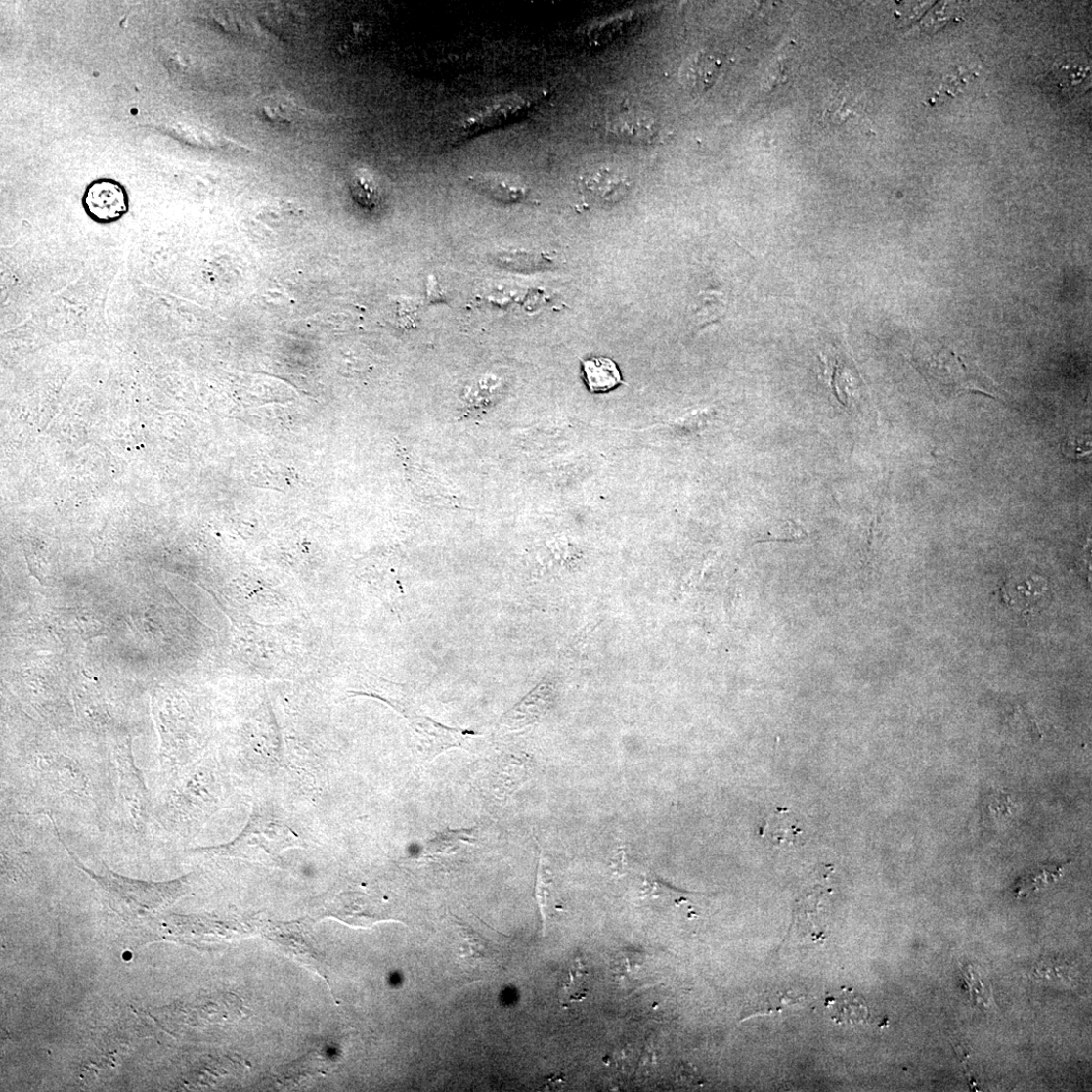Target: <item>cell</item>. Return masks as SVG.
<instances>
[{
	"label": "cell",
	"mask_w": 1092,
	"mask_h": 1092,
	"mask_svg": "<svg viewBox=\"0 0 1092 1092\" xmlns=\"http://www.w3.org/2000/svg\"><path fill=\"white\" fill-rule=\"evenodd\" d=\"M54 830L57 838L71 855L76 866L100 885L107 894L110 906L122 916L127 918L144 917L146 914L157 912L167 907L183 895L185 889L183 880L146 882L123 877L108 869H106L105 874L97 875L79 862L76 855L62 839L55 823Z\"/></svg>",
	"instance_id": "cell-1"
},
{
	"label": "cell",
	"mask_w": 1092,
	"mask_h": 1092,
	"mask_svg": "<svg viewBox=\"0 0 1092 1092\" xmlns=\"http://www.w3.org/2000/svg\"><path fill=\"white\" fill-rule=\"evenodd\" d=\"M914 364L931 387L946 397L962 393H980L997 398L993 383L972 363L951 349L933 343L919 348Z\"/></svg>",
	"instance_id": "cell-2"
},
{
	"label": "cell",
	"mask_w": 1092,
	"mask_h": 1092,
	"mask_svg": "<svg viewBox=\"0 0 1092 1092\" xmlns=\"http://www.w3.org/2000/svg\"><path fill=\"white\" fill-rule=\"evenodd\" d=\"M113 755L126 817L134 830L142 833L150 822L151 804L144 779L134 761L131 741L116 745Z\"/></svg>",
	"instance_id": "cell-3"
},
{
	"label": "cell",
	"mask_w": 1092,
	"mask_h": 1092,
	"mask_svg": "<svg viewBox=\"0 0 1092 1092\" xmlns=\"http://www.w3.org/2000/svg\"><path fill=\"white\" fill-rule=\"evenodd\" d=\"M82 206L88 217L99 224L120 221L130 210L126 188L112 179H99L87 186Z\"/></svg>",
	"instance_id": "cell-4"
},
{
	"label": "cell",
	"mask_w": 1092,
	"mask_h": 1092,
	"mask_svg": "<svg viewBox=\"0 0 1092 1092\" xmlns=\"http://www.w3.org/2000/svg\"><path fill=\"white\" fill-rule=\"evenodd\" d=\"M413 746L421 760L430 761L452 748H460L474 732L450 728L429 718L418 717L412 721Z\"/></svg>",
	"instance_id": "cell-5"
},
{
	"label": "cell",
	"mask_w": 1092,
	"mask_h": 1092,
	"mask_svg": "<svg viewBox=\"0 0 1092 1092\" xmlns=\"http://www.w3.org/2000/svg\"><path fill=\"white\" fill-rule=\"evenodd\" d=\"M37 765L42 779L54 791L73 799H90L87 778L75 761L65 756L47 754L38 757Z\"/></svg>",
	"instance_id": "cell-6"
},
{
	"label": "cell",
	"mask_w": 1092,
	"mask_h": 1092,
	"mask_svg": "<svg viewBox=\"0 0 1092 1092\" xmlns=\"http://www.w3.org/2000/svg\"><path fill=\"white\" fill-rule=\"evenodd\" d=\"M554 693L550 681L543 682L511 708L500 720V723L510 729H519L540 721L550 710Z\"/></svg>",
	"instance_id": "cell-7"
},
{
	"label": "cell",
	"mask_w": 1092,
	"mask_h": 1092,
	"mask_svg": "<svg viewBox=\"0 0 1092 1092\" xmlns=\"http://www.w3.org/2000/svg\"><path fill=\"white\" fill-rule=\"evenodd\" d=\"M582 185L589 197L604 205L622 201L631 190V181L624 172L607 167L588 173Z\"/></svg>",
	"instance_id": "cell-8"
},
{
	"label": "cell",
	"mask_w": 1092,
	"mask_h": 1092,
	"mask_svg": "<svg viewBox=\"0 0 1092 1092\" xmlns=\"http://www.w3.org/2000/svg\"><path fill=\"white\" fill-rule=\"evenodd\" d=\"M469 185L478 193L499 202L515 203L526 197L528 189L519 177L503 173L470 176Z\"/></svg>",
	"instance_id": "cell-9"
},
{
	"label": "cell",
	"mask_w": 1092,
	"mask_h": 1092,
	"mask_svg": "<svg viewBox=\"0 0 1092 1092\" xmlns=\"http://www.w3.org/2000/svg\"><path fill=\"white\" fill-rule=\"evenodd\" d=\"M1088 67L1073 64L1056 66L1042 80L1047 94L1057 100H1071L1086 90Z\"/></svg>",
	"instance_id": "cell-10"
},
{
	"label": "cell",
	"mask_w": 1092,
	"mask_h": 1092,
	"mask_svg": "<svg viewBox=\"0 0 1092 1092\" xmlns=\"http://www.w3.org/2000/svg\"><path fill=\"white\" fill-rule=\"evenodd\" d=\"M721 59L712 52L700 51L689 57L681 69V81L687 90L703 93L717 81L721 68Z\"/></svg>",
	"instance_id": "cell-11"
},
{
	"label": "cell",
	"mask_w": 1092,
	"mask_h": 1092,
	"mask_svg": "<svg viewBox=\"0 0 1092 1092\" xmlns=\"http://www.w3.org/2000/svg\"><path fill=\"white\" fill-rule=\"evenodd\" d=\"M825 1006L838 1025L860 1026L870 1019L866 1001L851 989L844 988L837 996L826 998Z\"/></svg>",
	"instance_id": "cell-12"
},
{
	"label": "cell",
	"mask_w": 1092,
	"mask_h": 1092,
	"mask_svg": "<svg viewBox=\"0 0 1092 1092\" xmlns=\"http://www.w3.org/2000/svg\"><path fill=\"white\" fill-rule=\"evenodd\" d=\"M1006 601L1013 608L1026 613L1034 612L1047 598V582L1039 577H1031L1023 581H1013L1007 584L1005 590Z\"/></svg>",
	"instance_id": "cell-13"
},
{
	"label": "cell",
	"mask_w": 1092,
	"mask_h": 1092,
	"mask_svg": "<svg viewBox=\"0 0 1092 1092\" xmlns=\"http://www.w3.org/2000/svg\"><path fill=\"white\" fill-rule=\"evenodd\" d=\"M582 366L588 389L593 394L608 393L624 383L621 371L609 358L588 359Z\"/></svg>",
	"instance_id": "cell-14"
},
{
	"label": "cell",
	"mask_w": 1092,
	"mask_h": 1092,
	"mask_svg": "<svg viewBox=\"0 0 1092 1092\" xmlns=\"http://www.w3.org/2000/svg\"><path fill=\"white\" fill-rule=\"evenodd\" d=\"M804 834V830L791 817V812L787 808L777 809L774 814L765 819L761 829V837L778 847L801 846Z\"/></svg>",
	"instance_id": "cell-15"
},
{
	"label": "cell",
	"mask_w": 1092,
	"mask_h": 1092,
	"mask_svg": "<svg viewBox=\"0 0 1092 1092\" xmlns=\"http://www.w3.org/2000/svg\"><path fill=\"white\" fill-rule=\"evenodd\" d=\"M1067 866V864H1046L1030 869L1018 880L1015 895L1026 897L1039 892L1064 875Z\"/></svg>",
	"instance_id": "cell-16"
},
{
	"label": "cell",
	"mask_w": 1092,
	"mask_h": 1092,
	"mask_svg": "<svg viewBox=\"0 0 1092 1092\" xmlns=\"http://www.w3.org/2000/svg\"><path fill=\"white\" fill-rule=\"evenodd\" d=\"M961 969L970 999L974 1003V1006L983 1010L992 1009L994 1003L992 988L989 983L971 965L962 966Z\"/></svg>",
	"instance_id": "cell-17"
},
{
	"label": "cell",
	"mask_w": 1092,
	"mask_h": 1092,
	"mask_svg": "<svg viewBox=\"0 0 1092 1092\" xmlns=\"http://www.w3.org/2000/svg\"><path fill=\"white\" fill-rule=\"evenodd\" d=\"M1032 978L1035 980L1057 985H1073L1075 983L1074 970L1066 964L1044 961L1034 971Z\"/></svg>",
	"instance_id": "cell-18"
},
{
	"label": "cell",
	"mask_w": 1092,
	"mask_h": 1092,
	"mask_svg": "<svg viewBox=\"0 0 1092 1092\" xmlns=\"http://www.w3.org/2000/svg\"><path fill=\"white\" fill-rule=\"evenodd\" d=\"M350 189L354 199L365 208H373L376 204L379 195L378 187L370 173L363 170L354 175Z\"/></svg>",
	"instance_id": "cell-19"
},
{
	"label": "cell",
	"mask_w": 1092,
	"mask_h": 1092,
	"mask_svg": "<svg viewBox=\"0 0 1092 1092\" xmlns=\"http://www.w3.org/2000/svg\"><path fill=\"white\" fill-rule=\"evenodd\" d=\"M768 538L764 541H803L807 538L808 534L804 527L797 525L794 522L786 521L779 527H775L774 531L764 535ZM763 542V541H762Z\"/></svg>",
	"instance_id": "cell-20"
},
{
	"label": "cell",
	"mask_w": 1092,
	"mask_h": 1092,
	"mask_svg": "<svg viewBox=\"0 0 1092 1092\" xmlns=\"http://www.w3.org/2000/svg\"><path fill=\"white\" fill-rule=\"evenodd\" d=\"M550 884H551L550 873L546 870L544 859L542 857L541 862H540V867H539V874H538L537 897H538V901H539V904H540V907H541V911H542V914H543L544 921L546 920V910L547 903H548V897H549V893H550Z\"/></svg>",
	"instance_id": "cell-21"
},
{
	"label": "cell",
	"mask_w": 1092,
	"mask_h": 1092,
	"mask_svg": "<svg viewBox=\"0 0 1092 1092\" xmlns=\"http://www.w3.org/2000/svg\"><path fill=\"white\" fill-rule=\"evenodd\" d=\"M850 101L851 99L844 93L840 94L832 101L829 108L826 109V112H828L833 122L845 123L849 119V116L852 114V109L848 104Z\"/></svg>",
	"instance_id": "cell-22"
},
{
	"label": "cell",
	"mask_w": 1092,
	"mask_h": 1092,
	"mask_svg": "<svg viewBox=\"0 0 1092 1092\" xmlns=\"http://www.w3.org/2000/svg\"><path fill=\"white\" fill-rule=\"evenodd\" d=\"M459 929H460V935L467 941V944H468V948H469V952H468V955H467L468 958L478 960V959H483L484 957H486V954H487L486 944L484 943L482 939L478 936V934H476L470 928H466V926L459 925Z\"/></svg>",
	"instance_id": "cell-23"
},
{
	"label": "cell",
	"mask_w": 1092,
	"mask_h": 1092,
	"mask_svg": "<svg viewBox=\"0 0 1092 1092\" xmlns=\"http://www.w3.org/2000/svg\"><path fill=\"white\" fill-rule=\"evenodd\" d=\"M1067 452L1070 455L1071 459H1087L1090 457V444L1082 442L1078 439H1071L1067 445Z\"/></svg>",
	"instance_id": "cell-24"
}]
</instances>
